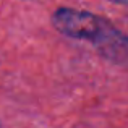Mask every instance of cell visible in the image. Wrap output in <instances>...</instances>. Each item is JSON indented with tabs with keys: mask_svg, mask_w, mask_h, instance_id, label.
<instances>
[{
	"mask_svg": "<svg viewBox=\"0 0 128 128\" xmlns=\"http://www.w3.org/2000/svg\"><path fill=\"white\" fill-rule=\"evenodd\" d=\"M50 23L60 34L91 42L102 58L128 70V34L107 18L84 10L58 6L50 16Z\"/></svg>",
	"mask_w": 128,
	"mask_h": 128,
	"instance_id": "6da1fadb",
	"label": "cell"
},
{
	"mask_svg": "<svg viewBox=\"0 0 128 128\" xmlns=\"http://www.w3.org/2000/svg\"><path fill=\"white\" fill-rule=\"evenodd\" d=\"M112 3H117V5H123V6H128V0H109Z\"/></svg>",
	"mask_w": 128,
	"mask_h": 128,
	"instance_id": "7a4b0ae2",
	"label": "cell"
},
{
	"mask_svg": "<svg viewBox=\"0 0 128 128\" xmlns=\"http://www.w3.org/2000/svg\"><path fill=\"white\" fill-rule=\"evenodd\" d=\"M0 128H2V126H0Z\"/></svg>",
	"mask_w": 128,
	"mask_h": 128,
	"instance_id": "3957f363",
	"label": "cell"
}]
</instances>
